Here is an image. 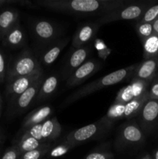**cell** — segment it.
<instances>
[{
	"mask_svg": "<svg viewBox=\"0 0 158 159\" xmlns=\"http://www.w3.org/2000/svg\"><path fill=\"white\" fill-rule=\"evenodd\" d=\"M152 26H153V30L154 34H156L158 35V19H156V20L152 23Z\"/></svg>",
	"mask_w": 158,
	"mask_h": 159,
	"instance_id": "cell-36",
	"label": "cell"
},
{
	"mask_svg": "<svg viewBox=\"0 0 158 159\" xmlns=\"http://www.w3.org/2000/svg\"><path fill=\"white\" fill-rule=\"evenodd\" d=\"M145 139L143 130L135 122H129L119 129L116 140V147L118 149L140 145Z\"/></svg>",
	"mask_w": 158,
	"mask_h": 159,
	"instance_id": "cell-7",
	"label": "cell"
},
{
	"mask_svg": "<svg viewBox=\"0 0 158 159\" xmlns=\"http://www.w3.org/2000/svg\"><path fill=\"white\" fill-rule=\"evenodd\" d=\"M6 75V59H5V56L3 53L0 51V82H2L5 80Z\"/></svg>",
	"mask_w": 158,
	"mask_h": 159,
	"instance_id": "cell-33",
	"label": "cell"
},
{
	"mask_svg": "<svg viewBox=\"0 0 158 159\" xmlns=\"http://www.w3.org/2000/svg\"><path fill=\"white\" fill-rule=\"evenodd\" d=\"M102 68V63L95 59L86 61L82 65L72 73L67 79L66 85L68 88L74 87L85 82V80L95 74Z\"/></svg>",
	"mask_w": 158,
	"mask_h": 159,
	"instance_id": "cell-8",
	"label": "cell"
},
{
	"mask_svg": "<svg viewBox=\"0 0 158 159\" xmlns=\"http://www.w3.org/2000/svg\"><path fill=\"white\" fill-rule=\"evenodd\" d=\"M20 155H20L18 147L16 146V144H15V145L6 149L1 159H19Z\"/></svg>",
	"mask_w": 158,
	"mask_h": 159,
	"instance_id": "cell-31",
	"label": "cell"
},
{
	"mask_svg": "<svg viewBox=\"0 0 158 159\" xmlns=\"http://www.w3.org/2000/svg\"><path fill=\"white\" fill-rule=\"evenodd\" d=\"M1 107H2V101H1V97H0V114H1Z\"/></svg>",
	"mask_w": 158,
	"mask_h": 159,
	"instance_id": "cell-39",
	"label": "cell"
},
{
	"mask_svg": "<svg viewBox=\"0 0 158 159\" xmlns=\"http://www.w3.org/2000/svg\"><path fill=\"white\" fill-rule=\"evenodd\" d=\"M143 43L144 58H156L158 55V35L153 34Z\"/></svg>",
	"mask_w": 158,
	"mask_h": 159,
	"instance_id": "cell-24",
	"label": "cell"
},
{
	"mask_svg": "<svg viewBox=\"0 0 158 159\" xmlns=\"http://www.w3.org/2000/svg\"><path fill=\"white\" fill-rule=\"evenodd\" d=\"M142 159H152V158L149 155H145V156H144Z\"/></svg>",
	"mask_w": 158,
	"mask_h": 159,
	"instance_id": "cell-38",
	"label": "cell"
},
{
	"mask_svg": "<svg viewBox=\"0 0 158 159\" xmlns=\"http://www.w3.org/2000/svg\"><path fill=\"white\" fill-rule=\"evenodd\" d=\"M130 2L124 0H39L37 4L71 15L99 17Z\"/></svg>",
	"mask_w": 158,
	"mask_h": 159,
	"instance_id": "cell-1",
	"label": "cell"
},
{
	"mask_svg": "<svg viewBox=\"0 0 158 159\" xmlns=\"http://www.w3.org/2000/svg\"><path fill=\"white\" fill-rule=\"evenodd\" d=\"M41 128H42V124L33 126V127H29V129L25 130L22 135L32 137V138H35V139L38 140V141L43 142V140H42V136H41Z\"/></svg>",
	"mask_w": 158,
	"mask_h": 159,
	"instance_id": "cell-30",
	"label": "cell"
},
{
	"mask_svg": "<svg viewBox=\"0 0 158 159\" xmlns=\"http://www.w3.org/2000/svg\"><path fill=\"white\" fill-rule=\"evenodd\" d=\"M2 40L4 44L9 48H21L26 43V40L24 29L18 23L5 35Z\"/></svg>",
	"mask_w": 158,
	"mask_h": 159,
	"instance_id": "cell-18",
	"label": "cell"
},
{
	"mask_svg": "<svg viewBox=\"0 0 158 159\" xmlns=\"http://www.w3.org/2000/svg\"><path fill=\"white\" fill-rule=\"evenodd\" d=\"M95 48H97V50H99V51H102V50H104V49H105V48H105V44H104V43H102V42L101 41V40H98L97 41H96Z\"/></svg>",
	"mask_w": 158,
	"mask_h": 159,
	"instance_id": "cell-35",
	"label": "cell"
},
{
	"mask_svg": "<svg viewBox=\"0 0 158 159\" xmlns=\"http://www.w3.org/2000/svg\"><path fill=\"white\" fill-rule=\"evenodd\" d=\"M150 99L148 95V91L144 93L139 97L132 99L125 105V112H124V118H133L138 113H140L143 107L148 99Z\"/></svg>",
	"mask_w": 158,
	"mask_h": 159,
	"instance_id": "cell-22",
	"label": "cell"
},
{
	"mask_svg": "<svg viewBox=\"0 0 158 159\" xmlns=\"http://www.w3.org/2000/svg\"><path fill=\"white\" fill-rule=\"evenodd\" d=\"M157 19H158V18H157Z\"/></svg>",
	"mask_w": 158,
	"mask_h": 159,
	"instance_id": "cell-40",
	"label": "cell"
},
{
	"mask_svg": "<svg viewBox=\"0 0 158 159\" xmlns=\"http://www.w3.org/2000/svg\"><path fill=\"white\" fill-rule=\"evenodd\" d=\"M136 65H133L121 68L117 71L109 73L106 75L102 76L100 79H97L91 83L84 85L83 87L70 95L65 100L64 104L68 105L70 103H72V102H75L85 96H88V95L92 94L94 92L99 91L102 89L116 85V84L120 83V82L130 79L131 77H133Z\"/></svg>",
	"mask_w": 158,
	"mask_h": 159,
	"instance_id": "cell-2",
	"label": "cell"
},
{
	"mask_svg": "<svg viewBox=\"0 0 158 159\" xmlns=\"http://www.w3.org/2000/svg\"><path fill=\"white\" fill-rule=\"evenodd\" d=\"M40 71H43V70L38 59L30 50L25 49L11 64L7 72V80L10 82L18 78Z\"/></svg>",
	"mask_w": 158,
	"mask_h": 159,
	"instance_id": "cell-4",
	"label": "cell"
},
{
	"mask_svg": "<svg viewBox=\"0 0 158 159\" xmlns=\"http://www.w3.org/2000/svg\"><path fill=\"white\" fill-rule=\"evenodd\" d=\"M101 25L94 22H86L78 26L74 37L71 44L75 49L86 46L87 43L92 40L97 34Z\"/></svg>",
	"mask_w": 158,
	"mask_h": 159,
	"instance_id": "cell-12",
	"label": "cell"
},
{
	"mask_svg": "<svg viewBox=\"0 0 158 159\" xmlns=\"http://www.w3.org/2000/svg\"><path fill=\"white\" fill-rule=\"evenodd\" d=\"M57 85H58V79L56 75H50L44 79L39 90L35 102H40L52 96L55 93Z\"/></svg>",
	"mask_w": 158,
	"mask_h": 159,
	"instance_id": "cell-21",
	"label": "cell"
},
{
	"mask_svg": "<svg viewBox=\"0 0 158 159\" xmlns=\"http://www.w3.org/2000/svg\"><path fill=\"white\" fill-rule=\"evenodd\" d=\"M148 95L150 99H156L158 100V81L153 82L148 91Z\"/></svg>",
	"mask_w": 158,
	"mask_h": 159,
	"instance_id": "cell-34",
	"label": "cell"
},
{
	"mask_svg": "<svg viewBox=\"0 0 158 159\" xmlns=\"http://www.w3.org/2000/svg\"><path fill=\"white\" fill-rule=\"evenodd\" d=\"M19 16L20 12L15 9H7L0 13V39L18 24Z\"/></svg>",
	"mask_w": 158,
	"mask_h": 159,
	"instance_id": "cell-19",
	"label": "cell"
},
{
	"mask_svg": "<svg viewBox=\"0 0 158 159\" xmlns=\"http://www.w3.org/2000/svg\"><path fill=\"white\" fill-rule=\"evenodd\" d=\"M50 148V144H46L42 146L41 148H40L22 154L19 159H40L44 157L45 155H47Z\"/></svg>",
	"mask_w": 158,
	"mask_h": 159,
	"instance_id": "cell-26",
	"label": "cell"
},
{
	"mask_svg": "<svg viewBox=\"0 0 158 159\" xmlns=\"http://www.w3.org/2000/svg\"><path fill=\"white\" fill-rule=\"evenodd\" d=\"M30 29L33 38L40 44L45 46L57 40L60 30L54 23L44 19L33 20L30 23Z\"/></svg>",
	"mask_w": 158,
	"mask_h": 159,
	"instance_id": "cell-6",
	"label": "cell"
},
{
	"mask_svg": "<svg viewBox=\"0 0 158 159\" xmlns=\"http://www.w3.org/2000/svg\"><path fill=\"white\" fill-rule=\"evenodd\" d=\"M139 114L144 128H151L158 120V100L149 99L143 105Z\"/></svg>",
	"mask_w": 158,
	"mask_h": 159,
	"instance_id": "cell-15",
	"label": "cell"
},
{
	"mask_svg": "<svg viewBox=\"0 0 158 159\" xmlns=\"http://www.w3.org/2000/svg\"><path fill=\"white\" fill-rule=\"evenodd\" d=\"M158 68L157 58L147 59L136 65L133 78L141 79L148 82L154 77Z\"/></svg>",
	"mask_w": 158,
	"mask_h": 159,
	"instance_id": "cell-17",
	"label": "cell"
},
{
	"mask_svg": "<svg viewBox=\"0 0 158 159\" xmlns=\"http://www.w3.org/2000/svg\"><path fill=\"white\" fill-rule=\"evenodd\" d=\"M84 159H114V157L109 152H94L88 154Z\"/></svg>",
	"mask_w": 158,
	"mask_h": 159,
	"instance_id": "cell-32",
	"label": "cell"
},
{
	"mask_svg": "<svg viewBox=\"0 0 158 159\" xmlns=\"http://www.w3.org/2000/svg\"><path fill=\"white\" fill-rule=\"evenodd\" d=\"M136 30L142 42L154 34L152 23H137L136 26Z\"/></svg>",
	"mask_w": 158,
	"mask_h": 159,
	"instance_id": "cell-27",
	"label": "cell"
},
{
	"mask_svg": "<svg viewBox=\"0 0 158 159\" xmlns=\"http://www.w3.org/2000/svg\"><path fill=\"white\" fill-rule=\"evenodd\" d=\"M125 105V104L114 102V103L109 107L106 115L103 118L105 120L108 121L112 124H114L116 120L122 119V118H124Z\"/></svg>",
	"mask_w": 158,
	"mask_h": 159,
	"instance_id": "cell-25",
	"label": "cell"
},
{
	"mask_svg": "<svg viewBox=\"0 0 158 159\" xmlns=\"http://www.w3.org/2000/svg\"><path fill=\"white\" fill-rule=\"evenodd\" d=\"M158 18V5H154L147 9L142 16L139 19L138 23H152Z\"/></svg>",
	"mask_w": 158,
	"mask_h": 159,
	"instance_id": "cell-29",
	"label": "cell"
},
{
	"mask_svg": "<svg viewBox=\"0 0 158 159\" xmlns=\"http://www.w3.org/2000/svg\"><path fill=\"white\" fill-rule=\"evenodd\" d=\"M90 51L91 49L89 46H84L82 48H77L70 54L62 71L63 79L67 80L76 69L86 61Z\"/></svg>",
	"mask_w": 158,
	"mask_h": 159,
	"instance_id": "cell-13",
	"label": "cell"
},
{
	"mask_svg": "<svg viewBox=\"0 0 158 159\" xmlns=\"http://www.w3.org/2000/svg\"><path fill=\"white\" fill-rule=\"evenodd\" d=\"M46 144H48V143L42 142V141H38V140L35 139L32 137L22 135L21 138H20L19 141L15 144L18 147L20 155H22V154H24L26 152L40 148Z\"/></svg>",
	"mask_w": 158,
	"mask_h": 159,
	"instance_id": "cell-23",
	"label": "cell"
},
{
	"mask_svg": "<svg viewBox=\"0 0 158 159\" xmlns=\"http://www.w3.org/2000/svg\"><path fill=\"white\" fill-rule=\"evenodd\" d=\"M43 80H44V75H43L37 82H34L24 93L18 96L17 99L11 104L12 113L14 114L23 113L31 105V103L35 101Z\"/></svg>",
	"mask_w": 158,
	"mask_h": 159,
	"instance_id": "cell-9",
	"label": "cell"
},
{
	"mask_svg": "<svg viewBox=\"0 0 158 159\" xmlns=\"http://www.w3.org/2000/svg\"><path fill=\"white\" fill-rule=\"evenodd\" d=\"M70 41V37L63 39H57L55 41L46 45V48L42 51L39 57L40 64L48 66L54 63L64 48L68 45Z\"/></svg>",
	"mask_w": 158,
	"mask_h": 159,
	"instance_id": "cell-14",
	"label": "cell"
},
{
	"mask_svg": "<svg viewBox=\"0 0 158 159\" xmlns=\"http://www.w3.org/2000/svg\"><path fill=\"white\" fill-rule=\"evenodd\" d=\"M73 147L69 145L67 143L63 142L62 144H59V145L56 146V147L50 148L49 152L47 153V158H58V157L63 156L65 154L68 153Z\"/></svg>",
	"mask_w": 158,
	"mask_h": 159,
	"instance_id": "cell-28",
	"label": "cell"
},
{
	"mask_svg": "<svg viewBox=\"0 0 158 159\" xmlns=\"http://www.w3.org/2000/svg\"><path fill=\"white\" fill-rule=\"evenodd\" d=\"M154 159H158V149L154 152Z\"/></svg>",
	"mask_w": 158,
	"mask_h": 159,
	"instance_id": "cell-37",
	"label": "cell"
},
{
	"mask_svg": "<svg viewBox=\"0 0 158 159\" xmlns=\"http://www.w3.org/2000/svg\"><path fill=\"white\" fill-rule=\"evenodd\" d=\"M147 10V6L141 3L128 4L120 9L97 17L95 22L99 25H105L109 23L120 20H139Z\"/></svg>",
	"mask_w": 158,
	"mask_h": 159,
	"instance_id": "cell-5",
	"label": "cell"
},
{
	"mask_svg": "<svg viewBox=\"0 0 158 159\" xmlns=\"http://www.w3.org/2000/svg\"><path fill=\"white\" fill-rule=\"evenodd\" d=\"M53 113V109L50 106H43L30 112L25 117L22 125V129L26 130L33 126L42 124L50 117Z\"/></svg>",
	"mask_w": 158,
	"mask_h": 159,
	"instance_id": "cell-16",
	"label": "cell"
},
{
	"mask_svg": "<svg viewBox=\"0 0 158 159\" xmlns=\"http://www.w3.org/2000/svg\"><path fill=\"white\" fill-rule=\"evenodd\" d=\"M61 133V125L57 117L50 118L42 123L41 136L43 142L48 143L59 138Z\"/></svg>",
	"mask_w": 158,
	"mask_h": 159,
	"instance_id": "cell-20",
	"label": "cell"
},
{
	"mask_svg": "<svg viewBox=\"0 0 158 159\" xmlns=\"http://www.w3.org/2000/svg\"><path fill=\"white\" fill-rule=\"evenodd\" d=\"M43 75V71H40L30 75L18 78L9 82L7 86V96L11 102V104L17 99L18 96L24 93L34 82H37Z\"/></svg>",
	"mask_w": 158,
	"mask_h": 159,
	"instance_id": "cell-11",
	"label": "cell"
},
{
	"mask_svg": "<svg viewBox=\"0 0 158 159\" xmlns=\"http://www.w3.org/2000/svg\"><path fill=\"white\" fill-rule=\"evenodd\" d=\"M148 82L141 79L133 78V80L129 85L121 89L116 96L115 102L126 104L132 99L139 97L147 93Z\"/></svg>",
	"mask_w": 158,
	"mask_h": 159,
	"instance_id": "cell-10",
	"label": "cell"
},
{
	"mask_svg": "<svg viewBox=\"0 0 158 159\" xmlns=\"http://www.w3.org/2000/svg\"><path fill=\"white\" fill-rule=\"evenodd\" d=\"M112 124L102 117L97 122L70 132L64 138V142L74 148L78 144H84L105 135L110 130Z\"/></svg>",
	"mask_w": 158,
	"mask_h": 159,
	"instance_id": "cell-3",
	"label": "cell"
}]
</instances>
